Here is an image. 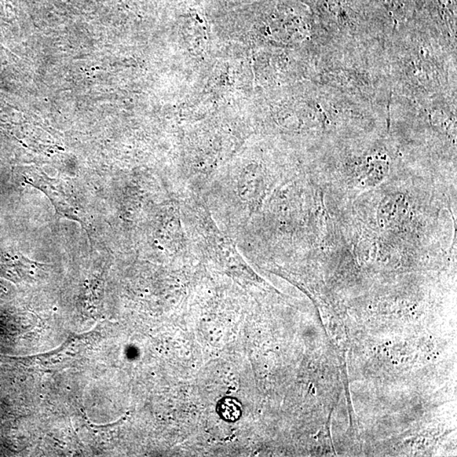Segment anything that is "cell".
<instances>
[{"mask_svg": "<svg viewBox=\"0 0 457 457\" xmlns=\"http://www.w3.org/2000/svg\"><path fill=\"white\" fill-rule=\"evenodd\" d=\"M217 412L221 419L230 423L237 421L241 416V405L233 398H225L219 401Z\"/></svg>", "mask_w": 457, "mask_h": 457, "instance_id": "obj_1", "label": "cell"}]
</instances>
